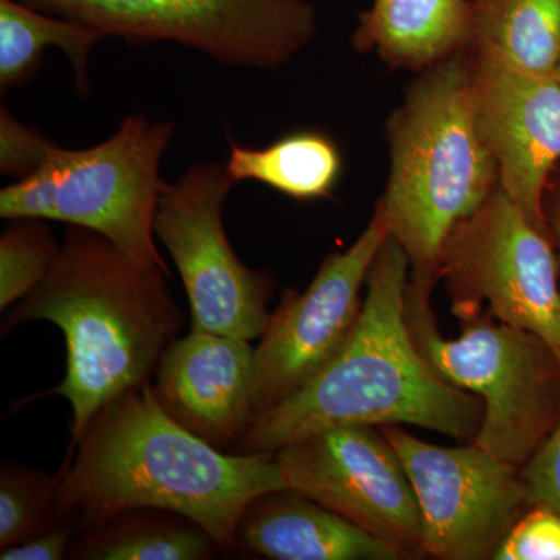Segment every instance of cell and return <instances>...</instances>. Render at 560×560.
Segmentation results:
<instances>
[{"mask_svg":"<svg viewBox=\"0 0 560 560\" xmlns=\"http://www.w3.org/2000/svg\"><path fill=\"white\" fill-rule=\"evenodd\" d=\"M75 448L58 477V510L81 534L149 508L186 515L234 552L246 508L289 489L275 455L219 451L171 418L150 383L109 400Z\"/></svg>","mask_w":560,"mask_h":560,"instance_id":"1","label":"cell"},{"mask_svg":"<svg viewBox=\"0 0 560 560\" xmlns=\"http://www.w3.org/2000/svg\"><path fill=\"white\" fill-rule=\"evenodd\" d=\"M410 275L407 253L388 237L349 340L307 385L254 416L235 453L275 455L316 431L346 425H415L475 441L485 404L445 382L420 355L405 316Z\"/></svg>","mask_w":560,"mask_h":560,"instance_id":"2","label":"cell"},{"mask_svg":"<svg viewBox=\"0 0 560 560\" xmlns=\"http://www.w3.org/2000/svg\"><path fill=\"white\" fill-rule=\"evenodd\" d=\"M3 330L49 320L66 338V377L54 393L72 407V440L124 390L150 383L184 326L167 280L153 278L116 246L69 226L60 257L38 289L9 308Z\"/></svg>","mask_w":560,"mask_h":560,"instance_id":"3","label":"cell"},{"mask_svg":"<svg viewBox=\"0 0 560 560\" xmlns=\"http://www.w3.org/2000/svg\"><path fill=\"white\" fill-rule=\"evenodd\" d=\"M388 139V186L375 210L407 253L411 279L434 287L453 228L500 186L478 128L474 58L460 50L427 69L390 117Z\"/></svg>","mask_w":560,"mask_h":560,"instance_id":"4","label":"cell"},{"mask_svg":"<svg viewBox=\"0 0 560 560\" xmlns=\"http://www.w3.org/2000/svg\"><path fill=\"white\" fill-rule=\"evenodd\" d=\"M168 121L128 116L91 149L55 145L38 171L0 191L5 220L62 221L108 238L140 270L172 278L156 248L154 217L164 180L160 165L173 136Z\"/></svg>","mask_w":560,"mask_h":560,"instance_id":"5","label":"cell"},{"mask_svg":"<svg viewBox=\"0 0 560 560\" xmlns=\"http://www.w3.org/2000/svg\"><path fill=\"white\" fill-rule=\"evenodd\" d=\"M433 287L412 280L405 298L408 329L420 355L445 382L481 397L485 419L474 444L523 467L560 419V363L550 346L478 311L458 316L460 335L442 337Z\"/></svg>","mask_w":560,"mask_h":560,"instance_id":"6","label":"cell"},{"mask_svg":"<svg viewBox=\"0 0 560 560\" xmlns=\"http://www.w3.org/2000/svg\"><path fill=\"white\" fill-rule=\"evenodd\" d=\"M130 44L176 43L224 65L276 69L318 33L308 0H21Z\"/></svg>","mask_w":560,"mask_h":560,"instance_id":"7","label":"cell"},{"mask_svg":"<svg viewBox=\"0 0 560 560\" xmlns=\"http://www.w3.org/2000/svg\"><path fill=\"white\" fill-rule=\"evenodd\" d=\"M559 261L552 238L497 187L444 243L440 279L456 316L482 311L547 342L560 363Z\"/></svg>","mask_w":560,"mask_h":560,"instance_id":"8","label":"cell"},{"mask_svg":"<svg viewBox=\"0 0 560 560\" xmlns=\"http://www.w3.org/2000/svg\"><path fill=\"white\" fill-rule=\"evenodd\" d=\"M235 180L226 164L202 162L162 187L154 234L178 268L191 330L259 340L270 313V280L232 249L223 208Z\"/></svg>","mask_w":560,"mask_h":560,"instance_id":"9","label":"cell"},{"mask_svg":"<svg viewBox=\"0 0 560 560\" xmlns=\"http://www.w3.org/2000/svg\"><path fill=\"white\" fill-rule=\"evenodd\" d=\"M397 452L422 514L423 555L445 560L493 559L529 510L522 467L477 444L440 447L399 425L381 427Z\"/></svg>","mask_w":560,"mask_h":560,"instance_id":"10","label":"cell"},{"mask_svg":"<svg viewBox=\"0 0 560 560\" xmlns=\"http://www.w3.org/2000/svg\"><path fill=\"white\" fill-rule=\"evenodd\" d=\"M289 489L315 500L411 556L422 551V514L410 477L381 427L316 431L275 453Z\"/></svg>","mask_w":560,"mask_h":560,"instance_id":"11","label":"cell"},{"mask_svg":"<svg viewBox=\"0 0 560 560\" xmlns=\"http://www.w3.org/2000/svg\"><path fill=\"white\" fill-rule=\"evenodd\" d=\"M388 237L375 210L349 249L323 261L307 290L285 291L254 349V416L307 385L338 355L360 318L361 287Z\"/></svg>","mask_w":560,"mask_h":560,"instance_id":"12","label":"cell"},{"mask_svg":"<svg viewBox=\"0 0 560 560\" xmlns=\"http://www.w3.org/2000/svg\"><path fill=\"white\" fill-rule=\"evenodd\" d=\"M478 128L499 168L500 189L552 238L545 194L560 164V84L474 55Z\"/></svg>","mask_w":560,"mask_h":560,"instance_id":"13","label":"cell"},{"mask_svg":"<svg viewBox=\"0 0 560 560\" xmlns=\"http://www.w3.org/2000/svg\"><path fill=\"white\" fill-rule=\"evenodd\" d=\"M151 385L164 411L202 441L226 451L254 416L250 341L191 330L165 350Z\"/></svg>","mask_w":560,"mask_h":560,"instance_id":"14","label":"cell"},{"mask_svg":"<svg viewBox=\"0 0 560 560\" xmlns=\"http://www.w3.org/2000/svg\"><path fill=\"white\" fill-rule=\"evenodd\" d=\"M235 551L276 560L411 559L400 548L291 489L265 493L246 508Z\"/></svg>","mask_w":560,"mask_h":560,"instance_id":"15","label":"cell"},{"mask_svg":"<svg viewBox=\"0 0 560 560\" xmlns=\"http://www.w3.org/2000/svg\"><path fill=\"white\" fill-rule=\"evenodd\" d=\"M471 32L469 0H374L361 14L352 44L393 68L430 69L466 50Z\"/></svg>","mask_w":560,"mask_h":560,"instance_id":"16","label":"cell"},{"mask_svg":"<svg viewBox=\"0 0 560 560\" xmlns=\"http://www.w3.org/2000/svg\"><path fill=\"white\" fill-rule=\"evenodd\" d=\"M477 57L530 75L555 77L560 61V0H469Z\"/></svg>","mask_w":560,"mask_h":560,"instance_id":"17","label":"cell"},{"mask_svg":"<svg viewBox=\"0 0 560 560\" xmlns=\"http://www.w3.org/2000/svg\"><path fill=\"white\" fill-rule=\"evenodd\" d=\"M219 541L186 515L164 510L120 512L70 544L68 556L94 560H205L220 555Z\"/></svg>","mask_w":560,"mask_h":560,"instance_id":"18","label":"cell"},{"mask_svg":"<svg viewBox=\"0 0 560 560\" xmlns=\"http://www.w3.org/2000/svg\"><path fill=\"white\" fill-rule=\"evenodd\" d=\"M226 168L235 183L256 180L300 201L329 198L340 183L342 156L323 132L298 131L265 149H246L230 140Z\"/></svg>","mask_w":560,"mask_h":560,"instance_id":"19","label":"cell"},{"mask_svg":"<svg viewBox=\"0 0 560 560\" xmlns=\"http://www.w3.org/2000/svg\"><path fill=\"white\" fill-rule=\"evenodd\" d=\"M105 36L80 22L51 16L24 2L0 0V86H21L43 61L46 47H60L75 70L80 92L86 94L88 60Z\"/></svg>","mask_w":560,"mask_h":560,"instance_id":"20","label":"cell"},{"mask_svg":"<svg viewBox=\"0 0 560 560\" xmlns=\"http://www.w3.org/2000/svg\"><path fill=\"white\" fill-rule=\"evenodd\" d=\"M65 518L58 510V477L22 466L0 474V550L54 528Z\"/></svg>","mask_w":560,"mask_h":560,"instance_id":"21","label":"cell"},{"mask_svg":"<svg viewBox=\"0 0 560 560\" xmlns=\"http://www.w3.org/2000/svg\"><path fill=\"white\" fill-rule=\"evenodd\" d=\"M0 237V311L38 289L60 257L61 246L55 242L46 220L18 219Z\"/></svg>","mask_w":560,"mask_h":560,"instance_id":"22","label":"cell"},{"mask_svg":"<svg viewBox=\"0 0 560 560\" xmlns=\"http://www.w3.org/2000/svg\"><path fill=\"white\" fill-rule=\"evenodd\" d=\"M497 560H560V514L530 506L493 555Z\"/></svg>","mask_w":560,"mask_h":560,"instance_id":"23","label":"cell"},{"mask_svg":"<svg viewBox=\"0 0 560 560\" xmlns=\"http://www.w3.org/2000/svg\"><path fill=\"white\" fill-rule=\"evenodd\" d=\"M57 143L21 124L5 106L0 109V171L22 179L38 171Z\"/></svg>","mask_w":560,"mask_h":560,"instance_id":"24","label":"cell"},{"mask_svg":"<svg viewBox=\"0 0 560 560\" xmlns=\"http://www.w3.org/2000/svg\"><path fill=\"white\" fill-rule=\"evenodd\" d=\"M522 478L533 506H547L560 514V419L522 467Z\"/></svg>","mask_w":560,"mask_h":560,"instance_id":"25","label":"cell"},{"mask_svg":"<svg viewBox=\"0 0 560 560\" xmlns=\"http://www.w3.org/2000/svg\"><path fill=\"white\" fill-rule=\"evenodd\" d=\"M79 533L75 523L62 521L54 528L44 530L32 539L0 551L2 560H60L69 552L73 534Z\"/></svg>","mask_w":560,"mask_h":560,"instance_id":"26","label":"cell"},{"mask_svg":"<svg viewBox=\"0 0 560 560\" xmlns=\"http://www.w3.org/2000/svg\"><path fill=\"white\" fill-rule=\"evenodd\" d=\"M548 224L552 234V241L558 243L559 249V268H560V184L558 190L552 194L550 202V212L547 213Z\"/></svg>","mask_w":560,"mask_h":560,"instance_id":"27","label":"cell"},{"mask_svg":"<svg viewBox=\"0 0 560 560\" xmlns=\"http://www.w3.org/2000/svg\"><path fill=\"white\" fill-rule=\"evenodd\" d=\"M555 77H556V80H558L559 84H560V61H559L558 69H556Z\"/></svg>","mask_w":560,"mask_h":560,"instance_id":"28","label":"cell"}]
</instances>
